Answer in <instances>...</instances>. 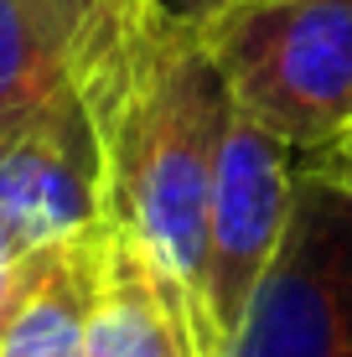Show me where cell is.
<instances>
[{"label":"cell","instance_id":"12","mask_svg":"<svg viewBox=\"0 0 352 357\" xmlns=\"http://www.w3.org/2000/svg\"><path fill=\"white\" fill-rule=\"evenodd\" d=\"M10 125H16V119H10V114H6V109H0V135H6Z\"/></svg>","mask_w":352,"mask_h":357},{"label":"cell","instance_id":"8","mask_svg":"<svg viewBox=\"0 0 352 357\" xmlns=\"http://www.w3.org/2000/svg\"><path fill=\"white\" fill-rule=\"evenodd\" d=\"M83 36L72 0H0V109L21 119L78 89Z\"/></svg>","mask_w":352,"mask_h":357},{"label":"cell","instance_id":"3","mask_svg":"<svg viewBox=\"0 0 352 357\" xmlns=\"http://www.w3.org/2000/svg\"><path fill=\"white\" fill-rule=\"evenodd\" d=\"M223 357H352V192L326 166H300L275 259Z\"/></svg>","mask_w":352,"mask_h":357},{"label":"cell","instance_id":"7","mask_svg":"<svg viewBox=\"0 0 352 357\" xmlns=\"http://www.w3.org/2000/svg\"><path fill=\"white\" fill-rule=\"evenodd\" d=\"M109 228L47 249L26 301L0 331V357H83L89 352V321L99 295Z\"/></svg>","mask_w":352,"mask_h":357},{"label":"cell","instance_id":"10","mask_svg":"<svg viewBox=\"0 0 352 357\" xmlns=\"http://www.w3.org/2000/svg\"><path fill=\"white\" fill-rule=\"evenodd\" d=\"M151 6H155V16H161V26H171V31H192L213 6H223V0H151Z\"/></svg>","mask_w":352,"mask_h":357},{"label":"cell","instance_id":"5","mask_svg":"<svg viewBox=\"0 0 352 357\" xmlns=\"http://www.w3.org/2000/svg\"><path fill=\"white\" fill-rule=\"evenodd\" d=\"M0 223L26 249H57L109 228V151L78 89L0 135Z\"/></svg>","mask_w":352,"mask_h":357},{"label":"cell","instance_id":"1","mask_svg":"<svg viewBox=\"0 0 352 357\" xmlns=\"http://www.w3.org/2000/svg\"><path fill=\"white\" fill-rule=\"evenodd\" d=\"M228 114L234 93L197 31L166 26L104 119L109 223L151 254V264L192 301V316L208 264V207Z\"/></svg>","mask_w":352,"mask_h":357},{"label":"cell","instance_id":"6","mask_svg":"<svg viewBox=\"0 0 352 357\" xmlns=\"http://www.w3.org/2000/svg\"><path fill=\"white\" fill-rule=\"evenodd\" d=\"M83 357H202L192 301L114 223H109V243H104Z\"/></svg>","mask_w":352,"mask_h":357},{"label":"cell","instance_id":"2","mask_svg":"<svg viewBox=\"0 0 352 357\" xmlns=\"http://www.w3.org/2000/svg\"><path fill=\"white\" fill-rule=\"evenodd\" d=\"M197 42L234 104L296 151H326L352 125V0H223Z\"/></svg>","mask_w":352,"mask_h":357},{"label":"cell","instance_id":"4","mask_svg":"<svg viewBox=\"0 0 352 357\" xmlns=\"http://www.w3.org/2000/svg\"><path fill=\"white\" fill-rule=\"evenodd\" d=\"M296 176L300 151L264 125H254L234 104L223 151H217V181L208 207V264H202L197 290L202 357H223L264 264L275 259V243H280L290 202H296Z\"/></svg>","mask_w":352,"mask_h":357},{"label":"cell","instance_id":"11","mask_svg":"<svg viewBox=\"0 0 352 357\" xmlns=\"http://www.w3.org/2000/svg\"><path fill=\"white\" fill-rule=\"evenodd\" d=\"M326 171H332V176L352 192V125H347L342 135H337L332 145H326Z\"/></svg>","mask_w":352,"mask_h":357},{"label":"cell","instance_id":"9","mask_svg":"<svg viewBox=\"0 0 352 357\" xmlns=\"http://www.w3.org/2000/svg\"><path fill=\"white\" fill-rule=\"evenodd\" d=\"M42 259H47V249H26L16 233L0 223V331H6L10 316H16V305L26 301V290H31Z\"/></svg>","mask_w":352,"mask_h":357}]
</instances>
